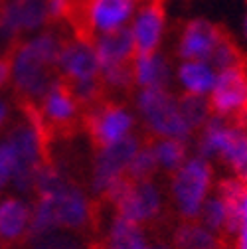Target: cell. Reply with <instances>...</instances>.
<instances>
[{
	"label": "cell",
	"instance_id": "cell-14",
	"mask_svg": "<svg viewBox=\"0 0 247 249\" xmlns=\"http://www.w3.org/2000/svg\"><path fill=\"white\" fill-rule=\"evenodd\" d=\"M224 32L208 20H192L184 26L178 40V55L180 59H200L210 61L215 48L224 40Z\"/></svg>",
	"mask_w": 247,
	"mask_h": 249
},
{
	"label": "cell",
	"instance_id": "cell-1",
	"mask_svg": "<svg viewBox=\"0 0 247 249\" xmlns=\"http://www.w3.org/2000/svg\"><path fill=\"white\" fill-rule=\"evenodd\" d=\"M36 202L32 206L30 237L46 231L81 233L93 222V200L73 178L48 160L34 184Z\"/></svg>",
	"mask_w": 247,
	"mask_h": 249
},
{
	"label": "cell",
	"instance_id": "cell-11",
	"mask_svg": "<svg viewBox=\"0 0 247 249\" xmlns=\"http://www.w3.org/2000/svg\"><path fill=\"white\" fill-rule=\"evenodd\" d=\"M57 77L70 87L89 81H101L93 44L79 38L61 42L57 55Z\"/></svg>",
	"mask_w": 247,
	"mask_h": 249
},
{
	"label": "cell",
	"instance_id": "cell-23",
	"mask_svg": "<svg viewBox=\"0 0 247 249\" xmlns=\"http://www.w3.org/2000/svg\"><path fill=\"white\" fill-rule=\"evenodd\" d=\"M30 249H89L79 233L71 231H46L28 239Z\"/></svg>",
	"mask_w": 247,
	"mask_h": 249
},
{
	"label": "cell",
	"instance_id": "cell-26",
	"mask_svg": "<svg viewBox=\"0 0 247 249\" xmlns=\"http://www.w3.org/2000/svg\"><path fill=\"white\" fill-rule=\"evenodd\" d=\"M16 170H18L16 150L8 139H2L0 141V192L12 186Z\"/></svg>",
	"mask_w": 247,
	"mask_h": 249
},
{
	"label": "cell",
	"instance_id": "cell-25",
	"mask_svg": "<svg viewBox=\"0 0 247 249\" xmlns=\"http://www.w3.org/2000/svg\"><path fill=\"white\" fill-rule=\"evenodd\" d=\"M180 107L186 117L188 124L192 127L194 135L204 127V123L212 117V109L208 105V99L204 97H190V95H180Z\"/></svg>",
	"mask_w": 247,
	"mask_h": 249
},
{
	"label": "cell",
	"instance_id": "cell-17",
	"mask_svg": "<svg viewBox=\"0 0 247 249\" xmlns=\"http://www.w3.org/2000/svg\"><path fill=\"white\" fill-rule=\"evenodd\" d=\"M133 85L137 89H168L174 73L170 64L160 55V52L152 53H135L131 61Z\"/></svg>",
	"mask_w": 247,
	"mask_h": 249
},
{
	"label": "cell",
	"instance_id": "cell-35",
	"mask_svg": "<svg viewBox=\"0 0 247 249\" xmlns=\"http://www.w3.org/2000/svg\"><path fill=\"white\" fill-rule=\"evenodd\" d=\"M95 249H103V247H95Z\"/></svg>",
	"mask_w": 247,
	"mask_h": 249
},
{
	"label": "cell",
	"instance_id": "cell-6",
	"mask_svg": "<svg viewBox=\"0 0 247 249\" xmlns=\"http://www.w3.org/2000/svg\"><path fill=\"white\" fill-rule=\"evenodd\" d=\"M107 202L113 206L115 215L146 228L162 217L166 208V194L154 182V178L125 180Z\"/></svg>",
	"mask_w": 247,
	"mask_h": 249
},
{
	"label": "cell",
	"instance_id": "cell-9",
	"mask_svg": "<svg viewBox=\"0 0 247 249\" xmlns=\"http://www.w3.org/2000/svg\"><path fill=\"white\" fill-rule=\"evenodd\" d=\"M208 105L213 117L247 123V71L243 66L218 71Z\"/></svg>",
	"mask_w": 247,
	"mask_h": 249
},
{
	"label": "cell",
	"instance_id": "cell-33",
	"mask_svg": "<svg viewBox=\"0 0 247 249\" xmlns=\"http://www.w3.org/2000/svg\"><path fill=\"white\" fill-rule=\"evenodd\" d=\"M135 2H141V4H150V2H162V0H135Z\"/></svg>",
	"mask_w": 247,
	"mask_h": 249
},
{
	"label": "cell",
	"instance_id": "cell-34",
	"mask_svg": "<svg viewBox=\"0 0 247 249\" xmlns=\"http://www.w3.org/2000/svg\"><path fill=\"white\" fill-rule=\"evenodd\" d=\"M245 36H247V18H245Z\"/></svg>",
	"mask_w": 247,
	"mask_h": 249
},
{
	"label": "cell",
	"instance_id": "cell-27",
	"mask_svg": "<svg viewBox=\"0 0 247 249\" xmlns=\"http://www.w3.org/2000/svg\"><path fill=\"white\" fill-rule=\"evenodd\" d=\"M210 64L222 71V70H228V68H235V66H243V59H241V53L239 50L235 48L233 42H229L228 38H224L220 42V46L215 48L212 59H210Z\"/></svg>",
	"mask_w": 247,
	"mask_h": 249
},
{
	"label": "cell",
	"instance_id": "cell-15",
	"mask_svg": "<svg viewBox=\"0 0 247 249\" xmlns=\"http://www.w3.org/2000/svg\"><path fill=\"white\" fill-rule=\"evenodd\" d=\"M32 224V206L24 198L10 196L0 200V245L8 247L28 241Z\"/></svg>",
	"mask_w": 247,
	"mask_h": 249
},
{
	"label": "cell",
	"instance_id": "cell-20",
	"mask_svg": "<svg viewBox=\"0 0 247 249\" xmlns=\"http://www.w3.org/2000/svg\"><path fill=\"white\" fill-rule=\"evenodd\" d=\"M150 243L146 228L129 222L121 215H113L105 231L103 249H144Z\"/></svg>",
	"mask_w": 247,
	"mask_h": 249
},
{
	"label": "cell",
	"instance_id": "cell-3",
	"mask_svg": "<svg viewBox=\"0 0 247 249\" xmlns=\"http://www.w3.org/2000/svg\"><path fill=\"white\" fill-rule=\"evenodd\" d=\"M135 115L154 139H180L186 142L194 139V131L180 107V95H174L170 89H139Z\"/></svg>",
	"mask_w": 247,
	"mask_h": 249
},
{
	"label": "cell",
	"instance_id": "cell-21",
	"mask_svg": "<svg viewBox=\"0 0 247 249\" xmlns=\"http://www.w3.org/2000/svg\"><path fill=\"white\" fill-rule=\"evenodd\" d=\"M170 245L174 249H224L222 235L212 231L198 220H182L172 233Z\"/></svg>",
	"mask_w": 247,
	"mask_h": 249
},
{
	"label": "cell",
	"instance_id": "cell-24",
	"mask_svg": "<svg viewBox=\"0 0 247 249\" xmlns=\"http://www.w3.org/2000/svg\"><path fill=\"white\" fill-rule=\"evenodd\" d=\"M157 172L159 168H157V160H154L150 142H141V146L133 154L129 164V172H127L129 180H150Z\"/></svg>",
	"mask_w": 247,
	"mask_h": 249
},
{
	"label": "cell",
	"instance_id": "cell-19",
	"mask_svg": "<svg viewBox=\"0 0 247 249\" xmlns=\"http://www.w3.org/2000/svg\"><path fill=\"white\" fill-rule=\"evenodd\" d=\"M239 200V198H237ZM237 200H228L218 192H212L204 202L198 222L220 235H231L235 230V206Z\"/></svg>",
	"mask_w": 247,
	"mask_h": 249
},
{
	"label": "cell",
	"instance_id": "cell-8",
	"mask_svg": "<svg viewBox=\"0 0 247 249\" xmlns=\"http://www.w3.org/2000/svg\"><path fill=\"white\" fill-rule=\"evenodd\" d=\"M85 123L89 137L97 148L117 144L135 137L139 124L135 111L121 103H95Z\"/></svg>",
	"mask_w": 247,
	"mask_h": 249
},
{
	"label": "cell",
	"instance_id": "cell-36",
	"mask_svg": "<svg viewBox=\"0 0 247 249\" xmlns=\"http://www.w3.org/2000/svg\"><path fill=\"white\" fill-rule=\"evenodd\" d=\"M0 4H2V0H0Z\"/></svg>",
	"mask_w": 247,
	"mask_h": 249
},
{
	"label": "cell",
	"instance_id": "cell-2",
	"mask_svg": "<svg viewBox=\"0 0 247 249\" xmlns=\"http://www.w3.org/2000/svg\"><path fill=\"white\" fill-rule=\"evenodd\" d=\"M61 40L53 32H44L30 42H10V79L24 105H36L48 87L57 79V55Z\"/></svg>",
	"mask_w": 247,
	"mask_h": 249
},
{
	"label": "cell",
	"instance_id": "cell-16",
	"mask_svg": "<svg viewBox=\"0 0 247 249\" xmlns=\"http://www.w3.org/2000/svg\"><path fill=\"white\" fill-rule=\"evenodd\" d=\"M93 50L99 61V73L105 70L121 68V66H131L135 57V44L131 38L129 28L117 30L111 34H101L93 38Z\"/></svg>",
	"mask_w": 247,
	"mask_h": 249
},
{
	"label": "cell",
	"instance_id": "cell-12",
	"mask_svg": "<svg viewBox=\"0 0 247 249\" xmlns=\"http://www.w3.org/2000/svg\"><path fill=\"white\" fill-rule=\"evenodd\" d=\"M44 129L50 133V129H68L75 124L79 117L81 105L73 97V93L66 81L59 77L48 87V91L40 97L36 105H32Z\"/></svg>",
	"mask_w": 247,
	"mask_h": 249
},
{
	"label": "cell",
	"instance_id": "cell-29",
	"mask_svg": "<svg viewBox=\"0 0 247 249\" xmlns=\"http://www.w3.org/2000/svg\"><path fill=\"white\" fill-rule=\"evenodd\" d=\"M8 79H10V57H8V53H4L0 57V87Z\"/></svg>",
	"mask_w": 247,
	"mask_h": 249
},
{
	"label": "cell",
	"instance_id": "cell-32",
	"mask_svg": "<svg viewBox=\"0 0 247 249\" xmlns=\"http://www.w3.org/2000/svg\"><path fill=\"white\" fill-rule=\"evenodd\" d=\"M6 117H8V107H6L4 101H0V129H2V124H4Z\"/></svg>",
	"mask_w": 247,
	"mask_h": 249
},
{
	"label": "cell",
	"instance_id": "cell-13",
	"mask_svg": "<svg viewBox=\"0 0 247 249\" xmlns=\"http://www.w3.org/2000/svg\"><path fill=\"white\" fill-rule=\"evenodd\" d=\"M164 26H166V18H164V8L162 2H150V4H142L131 24H129V32L135 44V52L137 53H152L159 52L160 44H162V36H164Z\"/></svg>",
	"mask_w": 247,
	"mask_h": 249
},
{
	"label": "cell",
	"instance_id": "cell-30",
	"mask_svg": "<svg viewBox=\"0 0 247 249\" xmlns=\"http://www.w3.org/2000/svg\"><path fill=\"white\" fill-rule=\"evenodd\" d=\"M231 172H233V176H235L237 180H241V182L247 186V157H245V159H243Z\"/></svg>",
	"mask_w": 247,
	"mask_h": 249
},
{
	"label": "cell",
	"instance_id": "cell-10",
	"mask_svg": "<svg viewBox=\"0 0 247 249\" xmlns=\"http://www.w3.org/2000/svg\"><path fill=\"white\" fill-rule=\"evenodd\" d=\"M137 12L135 0H89L83 20L75 30V38L93 42L101 34L129 28Z\"/></svg>",
	"mask_w": 247,
	"mask_h": 249
},
{
	"label": "cell",
	"instance_id": "cell-22",
	"mask_svg": "<svg viewBox=\"0 0 247 249\" xmlns=\"http://www.w3.org/2000/svg\"><path fill=\"white\" fill-rule=\"evenodd\" d=\"M150 148L154 154V160H157V168L168 174L178 170L192 154L190 142L180 139H154L150 142Z\"/></svg>",
	"mask_w": 247,
	"mask_h": 249
},
{
	"label": "cell",
	"instance_id": "cell-7",
	"mask_svg": "<svg viewBox=\"0 0 247 249\" xmlns=\"http://www.w3.org/2000/svg\"><path fill=\"white\" fill-rule=\"evenodd\" d=\"M141 142L142 141L135 135L123 142L97 148L93 162H91V180H89L91 194L109 200L119 186L125 180H129L127 176L129 164Z\"/></svg>",
	"mask_w": 247,
	"mask_h": 249
},
{
	"label": "cell",
	"instance_id": "cell-31",
	"mask_svg": "<svg viewBox=\"0 0 247 249\" xmlns=\"http://www.w3.org/2000/svg\"><path fill=\"white\" fill-rule=\"evenodd\" d=\"M144 249H174L170 243H162V241H150Z\"/></svg>",
	"mask_w": 247,
	"mask_h": 249
},
{
	"label": "cell",
	"instance_id": "cell-5",
	"mask_svg": "<svg viewBox=\"0 0 247 249\" xmlns=\"http://www.w3.org/2000/svg\"><path fill=\"white\" fill-rule=\"evenodd\" d=\"M196 154L233 170L247 157V123L210 117L194 135Z\"/></svg>",
	"mask_w": 247,
	"mask_h": 249
},
{
	"label": "cell",
	"instance_id": "cell-28",
	"mask_svg": "<svg viewBox=\"0 0 247 249\" xmlns=\"http://www.w3.org/2000/svg\"><path fill=\"white\" fill-rule=\"evenodd\" d=\"M231 235H233V249H247V226L237 228Z\"/></svg>",
	"mask_w": 247,
	"mask_h": 249
},
{
	"label": "cell",
	"instance_id": "cell-18",
	"mask_svg": "<svg viewBox=\"0 0 247 249\" xmlns=\"http://www.w3.org/2000/svg\"><path fill=\"white\" fill-rule=\"evenodd\" d=\"M174 77L178 87L182 89V95L208 99V95L215 85V79H218V70L210 61L182 59L180 66L176 68Z\"/></svg>",
	"mask_w": 247,
	"mask_h": 249
},
{
	"label": "cell",
	"instance_id": "cell-4",
	"mask_svg": "<svg viewBox=\"0 0 247 249\" xmlns=\"http://www.w3.org/2000/svg\"><path fill=\"white\" fill-rule=\"evenodd\" d=\"M213 186V162L200 154H190L186 162L170 174V204L182 220H198Z\"/></svg>",
	"mask_w": 247,
	"mask_h": 249
}]
</instances>
